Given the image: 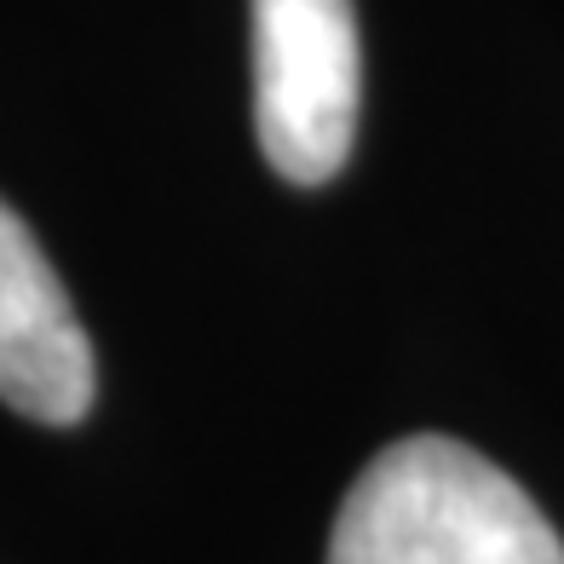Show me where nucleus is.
<instances>
[{
	"instance_id": "obj_1",
	"label": "nucleus",
	"mask_w": 564,
	"mask_h": 564,
	"mask_svg": "<svg viewBox=\"0 0 564 564\" xmlns=\"http://www.w3.org/2000/svg\"><path fill=\"white\" fill-rule=\"evenodd\" d=\"M328 564H564V542L490 455L409 432L346 490Z\"/></svg>"
},
{
	"instance_id": "obj_2",
	"label": "nucleus",
	"mask_w": 564,
	"mask_h": 564,
	"mask_svg": "<svg viewBox=\"0 0 564 564\" xmlns=\"http://www.w3.org/2000/svg\"><path fill=\"white\" fill-rule=\"evenodd\" d=\"M253 7V133L289 185H328L357 139L364 41L351 0Z\"/></svg>"
},
{
	"instance_id": "obj_3",
	"label": "nucleus",
	"mask_w": 564,
	"mask_h": 564,
	"mask_svg": "<svg viewBox=\"0 0 564 564\" xmlns=\"http://www.w3.org/2000/svg\"><path fill=\"white\" fill-rule=\"evenodd\" d=\"M93 392L87 328L35 230L0 202V403L41 426H75L93 409Z\"/></svg>"
}]
</instances>
